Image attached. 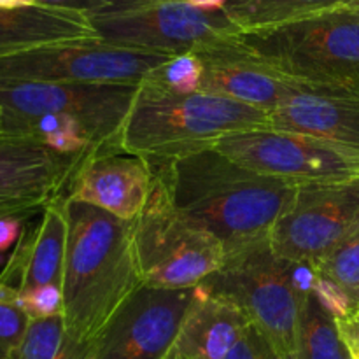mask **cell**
<instances>
[{"mask_svg": "<svg viewBox=\"0 0 359 359\" xmlns=\"http://www.w3.org/2000/svg\"><path fill=\"white\" fill-rule=\"evenodd\" d=\"M161 165L172 202L191 223L212 233L226 256L270 241L297 188L258 174L214 147Z\"/></svg>", "mask_w": 359, "mask_h": 359, "instance_id": "cell-1", "label": "cell"}, {"mask_svg": "<svg viewBox=\"0 0 359 359\" xmlns=\"http://www.w3.org/2000/svg\"><path fill=\"white\" fill-rule=\"evenodd\" d=\"M67 252L63 321L77 347L91 349L119 309L144 286L132 223L98 207L65 198Z\"/></svg>", "mask_w": 359, "mask_h": 359, "instance_id": "cell-2", "label": "cell"}, {"mask_svg": "<svg viewBox=\"0 0 359 359\" xmlns=\"http://www.w3.org/2000/svg\"><path fill=\"white\" fill-rule=\"evenodd\" d=\"M255 128H270L265 111L200 91L174 93L146 79L125 119L119 147L149 161H170Z\"/></svg>", "mask_w": 359, "mask_h": 359, "instance_id": "cell-3", "label": "cell"}, {"mask_svg": "<svg viewBox=\"0 0 359 359\" xmlns=\"http://www.w3.org/2000/svg\"><path fill=\"white\" fill-rule=\"evenodd\" d=\"M273 72L312 88L359 91V0L238 39Z\"/></svg>", "mask_w": 359, "mask_h": 359, "instance_id": "cell-4", "label": "cell"}, {"mask_svg": "<svg viewBox=\"0 0 359 359\" xmlns=\"http://www.w3.org/2000/svg\"><path fill=\"white\" fill-rule=\"evenodd\" d=\"M202 286L242 312L284 359H298L302 311L307 298L293 284L291 263L269 242L226 256Z\"/></svg>", "mask_w": 359, "mask_h": 359, "instance_id": "cell-5", "label": "cell"}, {"mask_svg": "<svg viewBox=\"0 0 359 359\" xmlns=\"http://www.w3.org/2000/svg\"><path fill=\"white\" fill-rule=\"evenodd\" d=\"M132 235L144 286L191 290L226 262L223 244L175 207L156 170L149 200L132 223Z\"/></svg>", "mask_w": 359, "mask_h": 359, "instance_id": "cell-6", "label": "cell"}, {"mask_svg": "<svg viewBox=\"0 0 359 359\" xmlns=\"http://www.w3.org/2000/svg\"><path fill=\"white\" fill-rule=\"evenodd\" d=\"M90 21L109 44L174 56L233 44L242 35L224 11L207 13L184 0H123Z\"/></svg>", "mask_w": 359, "mask_h": 359, "instance_id": "cell-7", "label": "cell"}, {"mask_svg": "<svg viewBox=\"0 0 359 359\" xmlns=\"http://www.w3.org/2000/svg\"><path fill=\"white\" fill-rule=\"evenodd\" d=\"M170 58H174V55L121 48L102 39L56 42L0 56V84L65 83L139 86Z\"/></svg>", "mask_w": 359, "mask_h": 359, "instance_id": "cell-8", "label": "cell"}, {"mask_svg": "<svg viewBox=\"0 0 359 359\" xmlns=\"http://www.w3.org/2000/svg\"><path fill=\"white\" fill-rule=\"evenodd\" d=\"M212 147L258 174L294 188L359 177V151L304 133L273 128L244 130L224 135Z\"/></svg>", "mask_w": 359, "mask_h": 359, "instance_id": "cell-9", "label": "cell"}, {"mask_svg": "<svg viewBox=\"0 0 359 359\" xmlns=\"http://www.w3.org/2000/svg\"><path fill=\"white\" fill-rule=\"evenodd\" d=\"M139 86L133 84H0L4 121L67 114L86 130L95 149L119 147L123 125Z\"/></svg>", "mask_w": 359, "mask_h": 359, "instance_id": "cell-10", "label": "cell"}, {"mask_svg": "<svg viewBox=\"0 0 359 359\" xmlns=\"http://www.w3.org/2000/svg\"><path fill=\"white\" fill-rule=\"evenodd\" d=\"M359 228V177L300 186L270 235L279 258L312 263L325 258Z\"/></svg>", "mask_w": 359, "mask_h": 359, "instance_id": "cell-11", "label": "cell"}, {"mask_svg": "<svg viewBox=\"0 0 359 359\" xmlns=\"http://www.w3.org/2000/svg\"><path fill=\"white\" fill-rule=\"evenodd\" d=\"M193 294L195 287L137 290L98 337L90 359H168Z\"/></svg>", "mask_w": 359, "mask_h": 359, "instance_id": "cell-12", "label": "cell"}, {"mask_svg": "<svg viewBox=\"0 0 359 359\" xmlns=\"http://www.w3.org/2000/svg\"><path fill=\"white\" fill-rule=\"evenodd\" d=\"M93 151V149H91ZM84 154L65 156L28 135H0V217L30 219L67 195Z\"/></svg>", "mask_w": 359, "mask_h": 359, "instance_id": "cell-13", "label": "cell"}, {"mask_svg": "<svg viewBox=\"0 0 359 359\" xmlns=\"http://www.w3.org/2000/svg\"><path fill=\"white\" fill-rule=\"evenodd\" d=\"M153 182L154 167L149 160L121 147H100L84 156L65 198L133 223L149 200Z\"/></svg>", "mask_w": 359, "mask_h": 359, "instance_id": "cell-14", "label": "cell"}, {"mask_svg": "<svg viewBox=\"0 0 359 359\" xmlns=\"http://www.w3.org/2000/svg\"><path fill=\"white\" fill-rule=\"evenodd\" d=\"M195 55L203 62L200 93L228 98L265 111L266 114H270L284 98L309 88L273 72L249 56L242 51L238 41Z\"/></svg>", "mask_w": 359, "mask_h": 359, "instance_id": "cell-15", "label": "cell"}, {"mask_svg": "<svg viewBox=\"0 0 359 359\" xmlns=\"http://www.w3.org/2000/svg\"><path fill=\"white\" fill-rule=\"evenodd\" d=\"M270 128L359 151V91L304 88L269 114Z\"/></svg>", "mask_w": 359, "mask_h": 359, "instance_id": "cell-16", "label": "cell"}, {"mask_svg": "<svg viewBox=\"0 0 359 359\" xmlns=\"http://www.w3.org/2000/svg\"><path fill=\"white\" fill-rule=\"evenodd\" d=\"M65 196L46 207L35 228L21 233L16 251L0 273V283L20 293L44 284L62 286L67 252Z\"/></svg>", "mask_w": 359, "mask_h": 359, "instance_id": "cell-17", "label": "cell"}, {"mask_svg": "<svg viewBox=\"0 0 359 359\" xmlns=\"http://www.w3.org/2000/svg\"><path fill=\"white\" fill-rule=\"evenodd\" d=\"M249 328L238 309L200 284L179 330L172 359H224Z\"/></svg>", "mask_w": 359, "mask_h": 359, "instance_id": "cell-18", "label": "cell"}, {"mask_svg": "<svg viewBox=\"0 0 359 359\" xmlns=\"http://www.w3.org/2000/svg\"><path fill=\"white\" fill-rule=\"evenodd\" d=\"M79 39H98L88 14L41 4L18 9L0 7V56Z\"/></svg>", "mask_w": 359, "mask_h": 359, "instance_id": "cell-19", "label": "cell"}, {"mask_svg": "<svg viewBox=\"0 0 359 359\" xmlns=\"http://www.w3.org/2000/svg\"><path fill=\"white\" fill-rule=\"evenodd\" d=\"M351 2L356 0H228L224 14L245 34L279 27Z\"/></svg>", "mask_w": 359, "mask_h": 359, "instance_id": "cell-20", "label": "cell"}, {"mask_svg": "<svg viewBox=\"0 0 359 359\" xmlns=\"http://www.w3.org/2000/svg\"><path fill=\"white\" fill-rule=\"evenodd\" d=\"M4 132L34 137L49 149L65 156H77L95 149L83 125L67 114H42L30 119L4 121Z\"/></svg>", "mask_w": 359, "mask_h": 359, "instance_id": "cell-21", "label": "cell"}, {"mask_svg": "<svg viewBox=\"0 0 359 359\" xmlns=\"http://www.w3.org/2000/svg\"><path fill=\"white\" fill-rule=\"evenodd\" d=\"M298 359H351L337 321L312 294L302 311Z\"/></svg>", "mask_w": 359, "mask_h": 359, "instance_id": "cell-22", "label": "cell"}, {"mask_svg": "<svg viewBox=\"0 0 359 359\" xmlns=\"http://www.w3.org/2000/svg\"><path fill=\"white\" fill-rule=\"evenodd\" d=\"M18 359H90V353L74 344L63 316L32 319Z\"/></svg>", "mask_w": 359, "mask_h": 359, "instance_id": "cell-23", "label": "cell"}, {"mask_svg": "<svg viewBox=\"0 0 359 359\" xmlns=\"http://www.w3.org/2000/svg\"><path fill=\"white\" fill-rule=\"evenodd\" d=\"M316 272L335 280L346 290L354 305L359 304V228L344 238L325 258L314 263Z\"/></svg>", "mask_w": 359, "mask_h": 359, "instance_id": "cell-24", "label": "cell"}, {"mask_svg": "<svg viewBox=\"0 0 359 359\" xmlns=\"http://www.w3.org/2000/svg\"><path fill=\"white\" fill-rule=\"evenodd\" d=\"M203 76V62L195 53H182L154 70L147 79L174 93L193 95L200 91Z\"/></svg>", "mask_w": 359, "mask_h": 359, "instance_id": "cell-25", "label": "cell"}, {"mask_svg": "<svg viewBox=\"0 0 359 359\" xmlns=\"http://www.w3.org/2000/svg\"><path fill=\"white\" fill-rule=\"evenodd\" d=\"M30 321L18 304H0V359H18Z\"/></svg>", "mask_w": 359, "mask_h": 359, "instance_id": "cell-26", "label": "cell"}, {"mask_svg": "<svg viewBox=\"0 0 359 359\" xmlns=\"http://www.w3.org/2000/svg\"><path fill=\"white\" fill-rule=\"evenodd\" d=\"M18 305L30 319H48L63 316V293L58 284H44L20 293Z\"/></svg>", "mask_w": 359, "mask_h": 359, "instance_id": "cell-27", "label": "cell"}, {"mask_svg": "<svg viewBox=\"0 0 359 359\" xmlns=\"http://www.w3.org/2000/svg\"><path fill=\"white\" fill-rule=\"evenodd\" d=\"M312 297L318 300V304L332 316L333 319H342L354 309V302L346 293L342 286L328 277H316L314 287H312Z\"/></svg>", "mask_w": 359, "mask_h": 359, "instance_id": "cell-28", "label": "cell"}, {"mask_svg": "<svg viewBox=\"0 0 359 359\" xmlns=\"http://www.w3.org/2000/svg\"><path fill=\"white\" fill-rule=\"evenodd\" d=\"M224 359H284L276 347L255 328L249 325L242 339Z\"/></svg>", "mask_w": 359, "mask_h": 359, "instance_id": "cell-29", "label": "cell"}, {"mask_svg": "<svg viewBox=\"0 0 359 359\" xmlns=\"http://www.w3.org/2000/svg\"><path fill=\"white\" fill-rule=\"evenodd\" d=\"M35 4L48 7H56V9H67V11H77L83 14H95L100 11L107 9V7L116 6V4L123 2V0H34Z\"/></svg>", "mask_w": 359, "mask_h": 359, "instance_id": "cell-30", "label": "cell"}, {"mask_svg": "<svg viewBox=\"0 0 359 359\" xmlns=\"http://www.w3.org/2000/svg\"><path fill=\"white\" fill-rule=\"evenodd\" d=\"M351 359H359V304L342 319H335Z\"/></svg>", "mask_w": 359, "mask_h": 359, "instance_id": "cell-31", "label": "cell"}, {"mask_svg": "<svg viewBox=\"0 0 359 359\" xmlns=\"http://www.w3.org/2000/svg\"><path fill=\"white\" fill-rule=\"evenodd\" d=\"M21 223L16 217H0V255H6L20 241Z\"/></svg>", "mask_w": 359, "mask_h": 359, "instance_id": "cell-32", "label": "cell"}, {"mask_svg": "<svg viewBox=\"0 0 359 359\" xmlns=\"http://www.w3.org/2000/svg\"><path fill=\"white\" fill-rule=\"evenodd\" d=\"M184 2L196 7V9L207 11V13H221L226 7L228 0H184Z\"/></svg>", "mask_w": 359, "mask_h": 359, "instance_id": "cell-33", "label": "cell"}, {"mask_svg": "<svg viewBox=\"0 0 359 359\" xmlns=\"http://www.w3.org/2000/svg\"><path fill=\"white\" fill-rule=\"evenodd\" d=\"M20 291L0 283V304H18Z\"/></svg>", "mask_w": 359, "mask_h": 359, "instance_id": "cell-34", "label": "cell"}, {"mask_svg": "<svg viewBox=\"0 0 359 359\" xmlns=\"http://www.w3.org/2000/svg\"><path fill=\"white\" fill-rule=\"evenodd\" d=\"M34 0H0V7L2 9H18V7L34 6Z\"/></svg>", "mask_w": 359, "mask_h": 359, "instance_id": "cell-35", "label": "cell"}, {"mask_svg": "<svg viewBox=\"0 0 359 359\" xmlns=\"http://www.w3.org/2000/svg\"><path fill=\"white\" fill-rule=\"evenodd\" d=\"M4 133V114H2V111H0V135H2Z\"/></svg>", "mask_w": 359, "mask_h": 359, "instance_id": "cell-36", "label": "cell"}, {"mask_svg": "<svg viewBox=\"0 0 359 359\" xmlns=\"http://www.w3.org/2000/svg\"><path fill=\"white\" fill-rule=\"evenodd\" d=\"M168 359H172V358H168Z\"/></svg>", "mask_w": 359, "mask_h": 359, "instance_id": "cell-37", "label": "cell"}]
</instances>
